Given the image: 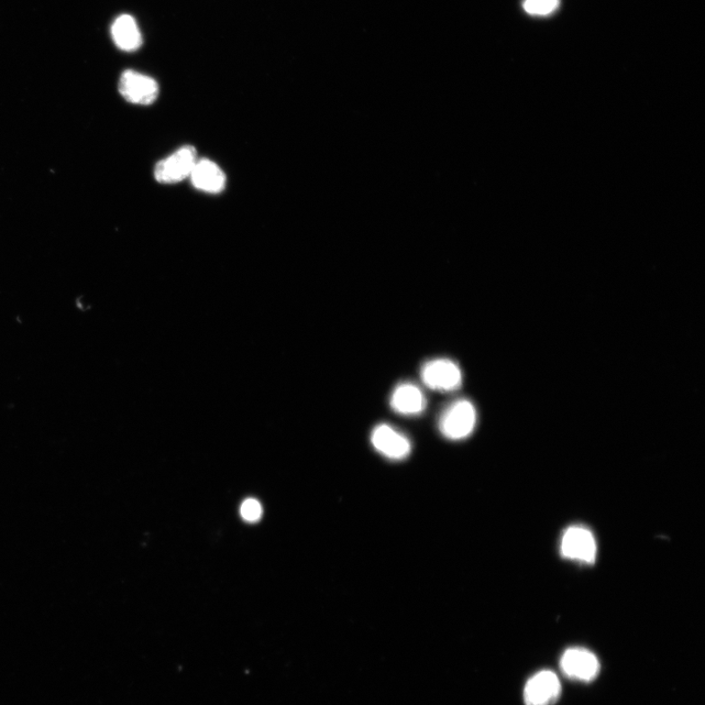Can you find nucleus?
<instances>
[{
	"instance_id": "7ed1b4c3",
	"label": "nucleus",
	"mask_w": 705,
	"mask_h": 705,
	"mask_svg": "<svg viewBox=\"0 0 705 705\" xmlns=\"http://www.w3.org/2000/svg\"><path fill=\"white\" fill-rule=\"evenodd\" d=\"M560 553L564 558L582 564H593L597 557V543L593 533L584 526H571L561 538Z\"/></svg>"
},
{
	"instance_id": "f8f14e48",
	"label": "nucleus",
	"mask_w": 705,
	"mask_h": 705,
	"mask_svg": "<svg viewBox=\"0 0 705 705\" xmlns=\"http://www.w3.org/2000/svg\"><path fill=\"white\" fill-rule=\"evenodd\" d=\"M559 0H525L524 9L532 15H548L555 11Z\"/></svg>"
},
{
	"instance_id": "9b49d317",
	"label": "nucleus",
	"mask_w": 705,
	"mask_h": 705,
	"mask_svg": "<svg viewBox=\"0 0 705 705\" xmlns=\"http://www.w3.org/2000/svg\"><path fill=\"white\" fill-rule=\"evenodd\" d=\"M112 34L117 48L120 50L132 52L141 46L140 31L136 20L129 15H120L114 21Z\"/></svg>"
},
{
	"instance_id": "1a4fd4ad",
	"label": "nucleus",
	"mask_w": 705,
	"mask_h": 705,
	"mask_svg": "<svg viewBox=\"0 0 705 705\" xmlns=\"http://www.w3.org/2000/svg\"><path fill=\"white\" fill-rule=\"evenodd\" d=\"M196 190L218 194L225 190L227 178L224 171L211 160H198L190 176Z\"/></svg>"
},
{
	"instance_id": "39448f33",
	"label": "nucleus",
	"mask_w": 705,
	"mask_h": 705,
	"mask_svg": "<svg viewBox=\"0 0 705 705\" xmlns=\"http://www.w3.org/2000/svg\"><path fill=\"white\" fill-rule=\"evenodd\" d=\"M422 379L428 388L436 391H456L461 387L462 374L456 362L437 359L425 363Z\"/></svg>"
},
{
	"instance_id": "20e7f679",
	"label": "nucleus",
	"mask_w": 705,
	"mask_h": 705,
	"mask_svg": "<svg viewBox=\"0 0 705 705\" xmlns=\"http://www.w3.org/2000/svg\"><path fill=\"white\" fill-rule=\"evenodd\" d=\"M119 92L127 102L147 106L158 98L159 85L149 76L128 70L120 76Z\"/></svg>"
},
{
	"instance_id": "6e6552de",
	"label": "nucleus",
	"mask_w": 705,
	"mask_h": 705,
	"mask_svg": "<svg viewBox=\"0 0 705 705\" xmlns=\"http://www.w3.org/2000/svg\"><path fill=\"white\" fill-rule=\"evenodd\" d=\"M371 443L385 458L401 460L410 455V440L388 424H380L373 429Z\"/></svg>"
},
{
	"instance_id": "ddd939ff",
	"label": "nucleus",
	"mask_w": 705,
	"mask_h": 705,
	"mask_svg": "<svg viewBox=\"0 0 705 705\" xmlns=\"http://www.w3.org/2000/svg\"><path fill=\"white\" fill-rule=\"evenodd\" d=\"M242 519L248 522H257L262 516L261 504L254 499H248L242 504L240 508Z\"/></svg>"
},
{
	"instance_id": "423d86ee",
	"label": "nucleus",
	"mask_w": 705,
	"mask_h": 705,
	"mask_svg": "<svg viewBox=\"0 0 705 705\" xmlns=\"http://www.w3.org/2000/svg\"><path fill=\"white\" fill-rule=\"evenodd\" d=\"M560 669L571 680L591 682L599 674L600 663L588 649L573 647L561 657Z\"/></svg>"
},
{
	"instance_id": "0eeeda50",
	"label": "nucleus",
	"mask_w": 705,
	"mask_h": 705,
	"mask_svg": "<svg viewBox=\"0 0 705 705\" xmlns=\"http://www.w3.org/2000/svg\"><path fill=\"white\" fill-rule=\"evenodd\" d=\"M560 692V682L554 672L541 671L527 682L524 701L526 705H552Z\"/></svg>"
},
{
	"instance_id": "f257e3e1",
	"label": "nucleus",
	"mask_w": 705,
	"mask_h": 705,
	"mask_svg": "<svg viewBox=\"0 0 705 705\" xmlns=\"http://www.w3.org/2000/svg\"><path fill=\"white\" fill-rule=\"evenodd\" d=\"M477 424V411L468 400H459L447 407L440 418L441 433L451 440L469 437Z\"/></svg>"
},
{
	"instance_id": "f03ea898",
	"label": "nucleus",
	"mask_w": 705,
	"mask_h": 705,
	"mask_svg": "<svg viewBox=\"0 0 705 705\" xmlns=\"http://www.w3.org/2000/svg\"><path fill=\"white\" fill-rule=\"evenodd\" d=\"M197 161L196 149L191 146L183 147L156 165L154 176L163 184L179 183L190 178Z\"/></svg>"
},
{
	"instance_id": "9d476101",
	"label": "nucleus",
	"mask_w": 705,
	"mask_h": 705,
	"mask_svg": "<svg viewBox=\"0 0 705 705\" xmlns=\"http://www.w3.org/2000/svg\"><path fill=\"white\" fill-rule=\"evenodd\" d=\"M390 404L396 413L415 415L424 411L426 401L423 391L416 385L403 383L394 390Z\"/></svg>"
}]
</instances>
